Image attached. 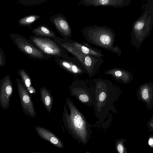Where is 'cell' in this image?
I'll return each instance as SVG.
<instances>
[{
	"mask_svg": "<svg viewBox=\"0 0 153 153\" xmlns=\"http://www.w3.org/2000/svg\"><path fill=\"white\" fill-rule=\"evenodd\" d=\"M93 80L95 90L94 109L97 117L102 121L110 111L115 112L114 103L118 96V88L108 80L99 78L94 79Z\"/></svg>",
	"mask_w": 153,
	"mask_h": 153,
	"instance_id": "6da1fadb",
	"label": "cell"
},
{
	"mask_svg": "<svg viewBox=\"0 0 153 153\" xmlns=\"http://www.w3.org/2000/svg\"><path fill=\"white\" fill-rule=\"evenodd\" d=\"M66 106L63 105L62 120L65 128L69 134L79 143H87L92 133L90 125L69 98H67Z\"/></svg>",
	"mask_w": 153,
	"mask_h": 153,
	"instance_id": "7a4b0ae2",
	"label": "cell"
},
{
	"mask_svg": "<svg viewBox=\"0 0 153 153\" xmlns=\"http://www.w3.org/2000/svg\"><path fill=\"white\" fill-rule=\"evenodd\" d=\"M82 35L88 43L121 55V50L118 46H114L116 35L110 28L96 25L84 27L82 30Z\"/></svg>",
	"mask_w": 153,
	"mask_h": 153,
	"instance_id": "3957f363",
	"label": "cell"
},
{
	"mask_svg": "<svg viewBox=\"0 0 153 153\" xmlns=\"http://www.w3.org/2000/svg\"><path fill=\"white\" fill-rule=\"evenodd\" d=\"M153 26V0H148L144 10L133 24L131 34V45L138 49L148 37Z\"/></svg>",
	"mask_w": 153,
	"mask_h": 153,
	"instance_id": "277c9868",
	"label": "cell"
},
{
	"mask_svg": "<svg viewBox=\"0 0 153 153\" xmlns=\"http://www.w3.org/2000/svg\"><path fill=\"white\" fill-rule=\"evenodd\" d=\"M29 39L33 45L48 55L68 60L80 62L75 57H70L66 50L61 44L50 37L30 36Z\"/></svg>",
	"mask_w": 153,
	"mask_h": 153,
	"instance_id": "5b68a950",
	"label": "cell"
},
{
	"mask_svg": "<svg viewBox=\"0 0 153 153\" xmlns=\"http://www.w3.org/2000/svg\"><path fill=\"white\" fill-rule=\"evenodd\" d=\"M51 38L59 43L80 61L90 78H92L99 73L101 65L104 62L101 57L82 53L62 41L60 37L56 36Z\"/></svg>",
	"mask_w": 153,
	"mask_h": 153,
	"instance_id": "8992f818",
	"label": "cell"
},
{
	"mask_svg": "<svg viewBox=\"0 0 153 153\" xmlns=\"http://www.w3.org/2000/svg\"><path fill=\"white\" fill-rule=\"evenodd\" d=\"M70 94L88 106L93 105L95 100L94 86H88L87 82L82 80H75L69 87Z\"/></svg>",
	"mask_w": 153,
	"mask_h": 153,
	"instance_id": "52a82bcc",
	"label": "cell"
},
{
	"mask_svg": "<svg viewBox=\"0 0 153 153\" xmlns=\"http://www.w3.org/2000/svg\"><path fill=\"white\" fill-rule=\"evenodd\" d=\"M10 36L19 50L29 57L41 60L48 59L51 56L45 53L23 36L13 33Z\"/></svg>",
	"mask_w": 153,
	"mask_h": 153,
	"instance_id": "ba28073f",
	"label": "cell"
},
{
	"mask_svg": "<svg viewBox=\"0 0 153 153\" xmlns=\"http://www.w3.org/2000/svg\"><path fill=\"white\" fill-rule=\"evenodd\" d=\"M16 81L21 105L23 112L29 117H35L36 112L32 101L31 95L25 88L22 80L17 78Z\"/></svg>",
	"mask_w": 153,
	"mask_h": 153,
	"instance_id": "9c48e42d",
	"label": "cell"
},
{
	"mask_svg": "<svg viewBox=\"0 0 153 153\" xmlns=\"http://www.w3.org/2000/svg\"><path fill=\"white\" fill-rule=\"evenodd\" d=\"M13 92L12 82L9 75H7L0 81V105L3 109L9 107Z\"/></svg>",
	"mask_w": 153,
	"mask_h": 153,
	"instance_id": "30bf717a",
	"label": "cell"
},
{
	"mask_svg": "<svg viewBox=\"0 0 153 153\" xmlns=\"http://www.w3.org/2000/svg\"><path fill=\"white\" fill-rule=\"evenodd\" d=\"M49 20L63 38L66 39L71 37V28L64 15L60 14L54 15L50 17Z\"/></svg>",
	"mask_w": 153,
	"mask_h": 153,
	"instance_id": "8fae6325",
	"label": "cell"
},
{
	"mask_svg": "<svg viewBox=\"0 0 153 153\" xmlns=\"http://www.w3.org/2000/svg\"><path fill=\"white\" fill-rule=\"evenodd\" d=\"M131 0H80L78 5L86 7L93 6H109L114 8H122L130 4Z\"/></svg>",
	"mask_w": 153,
	"mask_h": 153,
	"instance_id": "7c38bea8",
	"label": "cell"
},
{
	"mask_svg": "<svg viewBox=\"0 0 153 153\" xmlns=\"http://www.w3.org/2000/svg\"><path fill=\"white\" fill-rule=\"evenodd\" d=\"M55 61L60 67L74 76H80L86 73L80 62L68 60L60 58H56Z\"/></svg>",
	"mask_w": 153,
	"mask_h": 153,
	"instance_id": "4fadbf2b",
	"label": "cell"
},
{
	"mask_svg": "<svg viewBox=\"0 0 153 153\" xmlns=\"http://www.w3.org/2000/svg\"><path fill=\"white\" fill-rule=\"evenodd\" d=\"M60 38L64 42L82 53L100 57L104 56L100 50L92 47L88 43L83 42L82 44L69 38L66 39L60 37Z\"/></svg>",
	"mask_w": 153,
	"mask_h": 153,
	"instance_id": "5bb4252c",
	"label": "cell"
},
{
	"mask_svg": "<svg viewBox=\"0 0 153 153\" xmlns=\"http://www.w3.org/2000/svg\"><path fill=\"white\" fill-rule=\"evenodd\" d=\"M35 130L39 136L54 146L60 149L64 147L63 144L60 139L54 133L49 130L41 126H36Z\"/></svg>",
	"mask_w": 153,
	"mask_h": 153,
	"instance_id": "9a60e30c",
	"label": "cell"
},
{
	"mask_svg": "<svg viewBox=\"0 0 153 153\" xmlns=\"http://www.w3.org/2000/svg\"><path fill=\"white\" fill-rule=\"evenodd\" d=\"M104 74L111 76L115 80L124 83L130 82L134 78L133 74L129 71L117 68L106 71Z\"/></svg>",
	"mask_w": 153,
	"mask_h": 153,
	"instance_id": "2e32d148",
	"label": "cell"
},
{
	"mask_svg": "<svg viewBox=\"0 0 153 153\" xmlns=\"http://www.w3.org/2000/svg\"><path fill=\"white\" fill-rule=\"evenodd\" d=\"M40 100L48 112L51 111L53 104V97L50 91L44 87L40 88Z\"/></svg>",
	"mask_w": 153,
	"mask_h": 153,
	"instance_id": "e0dca14e",
	"label": "cell"
},
{
	"mask_svg": "<svg viewBox=\"0 0 153 153\" xmlns=\"http://www.w3.org/2000/svg\"><path fill=\"white\" fill-rule=\"evenodd\" d=\"M18 73L21 77L25 87L31 95L36 93V90L32 85L31 79L29 75L23 69L18 71Z\"/></svg>",
	"mask_w": 153,
	"mask_h": 153,
	"instance_id": "ac0fdd59",
	"label": "cell"
},
{
	"mask_svg": "<svg viewBox=\"0 0 153 153\" xmlns=\"http://www.w3.org/2000/svg\"><path fill=\"white\" fill-rule=\"evenodd\" d=\"M31 32L35 35L49 37H54L55 33L45 24L40 25L38 27L34 28Z\"/></svg>",
	"mask_w": 153,
	"mask_h": 153,
	"instance_id": "d6986e66",
	"label": "cell"
},
{
	"mask_svg": "<svg viewBox=\"0 0 153 153\" xmlns=\"http://www.w3.org/2000/svg\"><path fill=\"white\" fill-rule=\"evenodd\" d=\"M40 17V16L36 15L27 16L19 19L18 23L21 26L29 27Z\"/></svg>",
	"mask_w": 153,
	"mask_h": 153,
	"instance_id": "ffe728a7",
	"label": "cell"
},
{
	"mask_svg": "<svg viewBox=\"0 0 153 153\" xmlns=\"http://www.w3.org/2000/svg\"><path fill=\"white\" fill-rule=\"evenodd\" d=\"M47 1L48 0H18L19 3L27 6L39 5Z\"/></svg>",
	"mask_w": 153,
	"mask_h": 153,
	"instance_id": "44dd1931",
	"label": "cell"
},
{
	"mask_svg": "<svg viewBox=\"0 0 153 153\" xmlns=\"http://www.w3.org/2000/svg\"><path fill=\"white\" fill-rule=\"evenodd\" d=\"M5 59L4 51L0 48V67L4 66L5 64Z\"/></svg>",
	"mask_w": 153,
	"mask_h": 153,
	"instance_id": "7402d4cb",
	"label": "cell"
},
{
	"mask_svg": "<svg viewBox=\"0 0 153 153\" xmlns=\"http://www.w3.org/2000/svg\"><path fill=\"white\" fill-rule=\"evenodd\" d=\"M117 149L118 152L120 153H123L124 151V148L122 145L120 143L117 144Z\"/></svg>",
	"mask_w": 153,
	"mask_h": 153,
	"instance_id": "603a6c76",
	"label": "cell"
},
{
	"mask_svg": "<svg viewBox=\"0 0 153 153\" xmlns=\"http://www.w3.org/2000/svg\"><path fill=\"white\" fill-rule=\"evenodd\" d=\"M149 145H151L153 144V139L150 138L149 140Z\"/></svg>",
	"mask_w": 153,
	"mask_h": 153,
	"instance_id": "cb8c5ba5",
	"label": "cell"
},
{
	"mask_svg": "<svg viewBox=\"0 0 153 153\" xmlns=\"http://www.w3.org/2000/svg\"><path fill=\"white\" fill-rule=\"evenodd\" d=\"M143 0L144 1H146L148 0Z\"/></svg>",
	"mask_w": 153,
	"mask_h": 153,
	"instance_id": "d4e9b609",
	"label": "cell"
}]
</instances>
